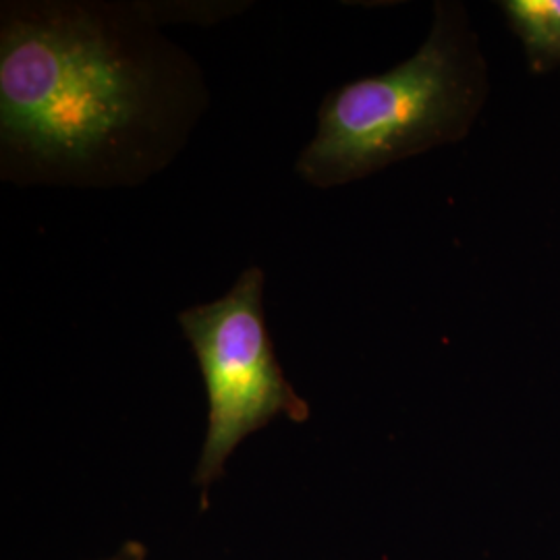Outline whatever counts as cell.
<instances>
[{
	"instance_id": "cell-1",
	"label": "cell",
	"mask_w": 560,
	"mask_h": 560,
	"mask_svg": "<svg viewBox=\"0 0 560 560\" xmlns=\"http://www.w3.org/2000/svg\"><path fill=\"white\" fill-rule=\"evenodd\" d=\"M150 9L4 4L2 177L136 185L173 161L206 106L200 71Z\"/></svg>"
},
{
	"instance_id": "cell-3",
	"label": "cell",
	"mask_w": 560,
	"mask_h": 560,
	"mask_svg": "<svg viewBox=\"0 0 560 560\" xmlns=\"http://www.w3.org/2000/svg\"><path fill=\"white\" fill-rule=\"evenodd\" d=\"M261 300L264 270L252 266L224 298L177 316L208 395V432L196 471L203 483L214 480L241 442L275 416L307 418V405L282 376Z\"/></svg>"
},
{
	"instance_id": "cell-4",
	"label": "cell",
	"mask_w": 560,
	"mask_h": 560,
	"mask_svg": "<svg viewBox=\"0 0 560 560\" xmlns=\"http://www.w3.org/2000/svg\"><path fill=\"white\" fill-rule=\"evenodd\" d=\"M499 7L532 71L560 69V0H502Z\"/></svg>"
},
{
	"instance_id": "cell-2",
	"label": "cell",
	"mask_w": 560,
	"mask_h": 560,
	"mask_svg": "<svg viewBox=\"0 0 560 560\" xmlns=\"http://www.w3.org/2000/svg\"><path fill=\"white\" fill-rule=\"evenodd\" d=\"M488 65L460 2H436L418 52L326 94L295 173L318 189L374 175L463 140L488 98Z\"/></svg>"
}]
</instances>
